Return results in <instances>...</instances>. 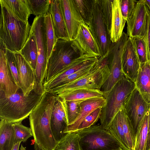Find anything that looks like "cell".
Wrapping results in <instances>:
<instances>
[{
	"label": "cell",
	"mask_w": 150,
	"mask_h": 150,
	"mask_svg": "<svg viewBox=\"0 0 150 150\" xmlns=\"http://www.w3.org/2000/svg\"><path fill=\"white\" fill-rule=\"evenodd\" d=\"M57 96L45 92L29 116L30 127L35 142L43 150H55L58 142L50 126L51 116Z\"/></svg>",
	"instance_id": "1"
},
{
	"label": "cell",
	"mask_w": 150,
	"mask_h": 150,
	"mask_svg": "<svg viewBox=\"0 0 150 150\" xmlns=\"http://www.w3.org/2000/svg\"><path fill=\"white\" fill-rule=\"evenodd\" d=\"M33 91L25 96L21 89L10 96L6 97L0 92V118L12 123L22 122L29 116L41 99Z\"/></svg>",
	"instance_id": "2"
},
{
	"label": "cell",
	"mask_w": 150,
	"mask_h": 150,
	"mask_svg": "<svg viewBox=\"0 0 150 150\" xmlns=\"http://www.w3.org/2000/svg\"><path fill=\"white\" fill-rule=\"evenodd\" d=\"M0 4V42L10 51L19 52L28 39L31 26L29 22L19 19Z\"/></svg>",
	"instance_id": "3"
},
{
	"label": "cell",
	"mask_w": 150,
	"mask_h": 150,
	"mask_svg": "<svg viewBox=\"0 0 150 150\" xmlns=\"http://www.w3.org/2000/svg\"><path fill=\"white\" fill-rule=\"evenodd\" d=\"M136 88L135 82L125 76L110 91L103 93L105 102L100 118L102 127L108 129L115 115Z\"/></svg>",
	"instance_id": "4"
},
{
	"label": "cell",
	"mask_w": 150,
	"mask_h": 150,
	"mask_svg": "<svg viewBox=\"0 0 150 150\" xmlns=\"http://www.w3.org/2000/svg\"><path fill=\"white\" fill-rule=\"evenodd\" d=\"M45 16H36L30 30V32L35 37L38 50V58L35 72V83L33 91L39 95L45 92L43 84L48 62Z\"/></svg>",
	"instance_id": "5"
},
{
	"label": "cell",
	"mask_w": 150,
	"mask_h": 150,
	"mask_svg": "<svg viewBox=\"0 0 150 150\" xmlns=\"http://www.w3.org/2000/svg\"><path fill=\"white\" fill-rule=\"evenodd\" d=\"M110 73L107 53L98 59L94 67L87 75L74 82L47 92L56 95L61 93L79 89L100 90L108 79Z\"/></svg>",
	"instance_id": "6"
},
{
	"label": "cell",
	"mask_w": 150,
	"mask_h": 150,
	"mask_svg": "<svg viewBox=\"0 0 150 150\" xmlns=\"http://www.w3.org/2000/svg\"><path fill=\"white\" fill-rule=\"evenodd\" d=\"M79 137L81 150H116L123 147L108 129L100 125L76 132Z\"/></svg>",
	"instance_id": "7"
},
{
	"label": "cell",
	"mask_w": 150,
	"mask_h": 150,
	"mask_svg": "<svg viewBox=\"0 0 150 150\" xmlns=\"http://www.w3.org/2000/svg\"><path fill=\"white\" fill-rule=\"evenodd\" d=\"M81 55L73 40H57L48 60L44 83Z\"/></svg>",
	"instance_id": "8"
},
{
	"label": "cell",
	"mask_w": 150,
	"mask_h": 150,
	"mask_svg": "<svg viewBox=\"0 0 150 150\" xmlns=\"http://www.w3.org/2000/svg\"><path fill=\"white\" fill-rule=\"evenodd\" d=\"M128 36L125 32L118 41L112 42L108 52V60L110 73L101 88L103 93L110 90L118 81L124 78L122 69V57L124 49Z\"/></svg>",
	"instance_id": "9"
},
{
	"label": "cell",
	"mask_w": 150,
	"mask_h": 150,
	"mask_svg": "<svg viewBox=\"0 0 150 150\" xmlns=\"http://www.w3.org/2000/svg\"><path fill=\"white\" fill-rule=\"evenodd\" d=\"M89 27L100 48L102 57L108 52L112 42L98 0H95Z\"/></svg>",
	"instance_id": "10"
},
{
	"label": "cell",
	"mask_w": 150,
	"mask_h": 150,
	"mask_svg": "<svg viewBox=\"0 0 150 150\" xmlns=\"http://www.w3.org/2000/svg\"><path fill=\"white\" fill-rule=\"evenodd\" d=\"M123 106L135 134L146 112L149 110L150 103L145 100L136 88L125 101Z\"/></svg>",
	"instance_id": "11"
},
{
	"label": "cell",
	"mask_w": 150,
	"mask_h": 150,
	"mask_svg": "<svg viewBox=\"0 0 150 150\" xmlns=\"http://www.w3.org/2000/svg\"><path fill=\"white\" fill-rule=\"evenodd\" d=\"M99 58L93 55L84 54L74 59L44 84L45 92H48L55 88L64 79L78 70L95 65Z\"/></svg>",
	"instance_id": "12"
},
{
	"label": "cell",
	"mask_w": 150,
	"mask_h": 150,
	"mask_svg": "<svg viewBox=\"0 0 150 150\" xmlns=\"http://www.w3.org/2000/svg\"><path fill=\"white\" fill-rule=\"evenodd\" d=\"M149 14L143 0L137 1L132 15L127 21V34L129 37H145Z\"/></svg>",
	"instance_id": "13"
},
{
	"label": "cell",
	"mask_w": 150,
	"mask_h": 150,
	"mask_svg": "<svg viewBox=\"0 0 150 150\" xmlns=\"http://www.w3.org/2000/svg\"><path fill=\"white\" fill-rule=\"evenodd\" d=\"M81 55H92L99 58L102 57L97 40L89 26L81 21L76 38L73 40Z\"/></svg>",
	"instance_id": "14"
},
{
	"label": "cell",
	"mask_w": 150,
	"mask_h": 150,
	"mask_svg": "<svg viewBox=\"0 0 150 150\" xmlns=\"http://www.w3.org/2000/svg\"><path fill=\"white\" fill-rule=\"evenodd\" d=\"M59 2L69 40H73L76 37L79 23L82 20L73 0H59Z\"/></svg>",
	"instance_id": "15"
},
{
	"label": "cell",
	"mask_w": 150,
	"mask_h": 150,
	"mask_svg": "<svg viewBox=\"0 0 150 150\" xmlns=\"http://www.w3.org/2000/svg\"><path fill=\"white\" fill-rule=\"evenodd\" d=\"M17 63L20 88L24 96L33 91L35 83V72L19 52L14 53Z\"/></svg>",
	"instance_id": "16"
},
{
	"label": "cell",
	"mask_w": 150,
	"mask_h": 150,
	"mask_svg": "<svg viewBox=\"0 0 150 150\" xmlns=\"http://www.w3.org/2000/svg\"><path fill=\"white\" fill-rule=\"evenodd\" d=\"M122 66L125 76L135 83L139 70L140 63L132 39L129 37L124 49L122 57Z\"/></svg>",
	"instance_id": "17"
},
{
	"label": "cell",
	"mask_w": 150,
	"mask_h": 150,
	"mask_svg": "<svg viewBox=\"0 0 150 150\" xmlns=\"http://www.w3.org/2000/svg\"><path fill=\"white\" fill-rule=\"evenodd\" d=\"M0 91L8 97L16 93L20 88L15 83L8 65L5 55V48L0 42Z\"/></svg>",
	"instance_id": "18"
},
{
	"label": "cell",
	"mask_w": 150,
	"mask_h": 150,
	"mask_svg": "<svg viewBox=\"0 0 150 150\" xmlns=\"http://www.w3.org/2000/svg\"><path fill=\"white\" fill-rule=\"evenodd\" d=\"M56 96L51 116L50 126L54 139L58 142L66 134L64 131L67 123L62 100Z\"/></svg>",
	"instance_id": "19"
},
{
	"label": "cell",
	"mask_w": 150,
	"mask_h": 150,
	"mask_svg": "<svg viewBox=\"0 0 150 150\" xmlns=\"http://www.w3.org/2000/svg\"><path fill=\"white\" fill-rule=\"evenodd\" d=\"M105 102L103 96L92 98L83 100L81 103L80 113L72 124L67 125L64 134L76 132L81 122L91 113L100 107H103Z\"/></svg>",
	"instance_id": "20"
},
{
	"label": "cell",
	"mask_w": 150,
	"mask_h": 150,
	"mask_svg": "<svg viewBox=\"0 0 150 150\" xmlns=\"http://www.w3.org/2000/svg\"><path fill=\"white\" fill-rule=\"evenodd\" d=\"M48 12L51 15L57 40H69L60 8L59 0L51 1Z\"/></svg>",
	"instance_id": "21"
},
{
	"label": "cell",
	"mask_w": 150,
	"mask_h": 150,
	"mask_svg": "<svg viewBox=\"0 0 150 150\" xmlns=\"http://www.w3.org/2000/svg\"><path fill=\"white\" fill-rule=\"evenodd\" d=\"M136 88L143 98L150 103V62L140 63L138 76L135 82Z\"/></svg>",
	"instance_id": "22"
},
{
	"label": "cell",
	"mask_w": 150,
	"mask_h": 150,
	"mask_svg": "<svg viewBox=\"0 0 150 150\" xmlns=\"http://www.w3.org/2000/svg\"><path fill=\"white\" fill-rule=\"evenodd\" d=\"M112 14L110 36L112 42H117L121 37L126 21L121 12L120 0H113Z\"/></svg>",
	"instance_id": "23"
},
{
	"label": "cell",
	"mask_w": 150,
	"mask_h": 150,
	"mask_svg": "<svg viewBox=\"0 0 150 150\" xmlns=\"http://www.w3.org/2000/svg\"><path fill=\"white\" fill-rule=\"evenodd\" d=\"M3 4L16 17L23 22H28L31 13L27 0H0Z\"/></svg>",
	"instance_id": "24"
},
{
	"label": "cell",
	"mask_w": 150,
	"mask_h": 150,
	"mask_svg": "<svg viewBox=\"0 0 150 150\" xmlns=\"http://www.w3.org/2000/svg\"><path fill=\"white\" fill-rule=\"evenodd\" d=\"M56 95L65 100H83L103 96V93L100 89L82 88L61 93Z\"/></svg>",
	"instance_id": "25"
},
{
	"label": "cell",
	"mask_w": 150,
	"mask_h": 150,
	"mask_svg": "<svg viewBox=\"0 0 150 150\" xmlns=\"http://www.w3.org/2000/svg\"><path fill=\"white\" fill-rule=\"evenodd\" d=\"M15 139L13 123L5 120H1L0 150H12L14 145Z\"/></svg>",
	"instance_id": "26"
},
{
	"label": "cell",
	"mask_w": 150,
	"mask_h": 150,
	"mask_svg": "<svg viewBox=\"0 0 150 150\" xmlns=\"http://www.w3.org/2000/svg\"><path fill=\"white\" fill-rule=\"evenodd\" d=\"M19 52L35 72L38 58L37 47L35 37L30 32L27 40Z\"/></svg>",
	"instance_id": "27"
},
{
	"label": "cell",
	"mask_w": 150,
	"mask_h": 150,
	"mask_svg": "<svg viewBox=\"0 0 150 150\" xmlns=\"http://www.w3.org/2000/svg\"><path fill=\"white\" fill-rule=\"evenodd\" d=\"M108 129L120 142L124 150H129L122 127L119 110L109 125Z\"/></svg>",
	"instance_id": "28"
},
{
	"label": "cell",
	"mask_w": 150,
	"mask_h": 150,
	"mask_svg": "<svg viewBox=\"0 0 150 150\" xmlns=\"http://www.w3.org/2000/svg\"><path fill=\"white\" fill-rule=\"evenodd\" d=\"M121 122L129 150H133L135 134L132 125L128 117L125 108L122 106L119 110Z\"/></svg>",
	"instance_id": "29"
},
{
	"label": "cell",
	"mask_w": 150,
	"mask_h": 150,
	"mask_svg": "<svg viewBox=\"0 0 150 150\" xmlns=\"http://www.w3.org/2000/svg\"><path fill=\"white\" fill-rule=\"evenodd\" d=\"M149 111L146 112L135 133L133 150H146L147 138Z\"/></svg>",
	"instance_id": "30"
},
{
	"label": "cell",
	"mask_w": 150,
	"mask_h": 150,
	"mask_svg": "<svg viewBox=\"0 0 150 150\" xmlns=\"http://www.w3.org/2000/svg\"><path fill=\"white\" fill-rule=\"evenodd\" d=\"M45 24L47 58L48 60L57 40L51 15L49 12L45 16Z\"/></svg>",
	"instance_id": "31"
},
{
	"label": "cell",
	"mask_w": 150,
	"mask_h": 150,
	"mask_svg": "<svg viewBox=\"0 0 150 150\" xmlns=\"http://www.w3.org/2000/svg\"><path fill=\"white\" fill-rule=\"evenodd\" d=\"M95 0H73L75 7L82 21L89 26Z\"/></svg>",
	"instance_id": "32"
},
{
	"label": "cell",
	"mask_w": 150,
	"mask_h": 150,
	"mask_svg": "<svg viewBox=\"0 0 150 150\" xmlns=\"http://www.w3.org/2000/svg\"><path fill=\"white\" fill-rule=\"evenodd\" d=\"M79 139L76 132L67 133L58 142L55 150H81Z\"/></svg>",
	"instance_id": "33"
},
{
	"label": "cell",
	"mask_w": 150,
	"mask_h": 150,
	"mask_svg": "<svg viewBox=\"0 0 150 150\" xmlns=\"http://www.w3.org/2000/svg\"><path fill=\"white\" fill-rule=\"evenodd\" d=\"M61 99L68 125L73 123L79 115L81 110L80 104L83 100H65Z\"/></svg>",
	"instance_id": "34"
},
{
	"label": "cell",
	"mask_w": 150,
	"mask_h": 150,
	"mask_svg": "<svg viewBox=\"0 0 150 150\" xmlns=\"http://www.w3.org/2000/svg\"><path fill=\"white\" fill-rule=\"evenodd\" d=\"M31 14L36 16L45 15L48 12L51 0H27Z\"/></svg>",
	"instance_id": "35"
},
{
	"label": "cell",
	"mask_w": 150,
	"mask_h": 150,
	"mask_svg": "<svg viewBox=\"0 0 150 150\" xmlns=\"http://www.w3.org/2000/svg\"><path fill=\"white\" fill-rule=\"evenodd\" d=\"M131 39L140 63L147 62V54L145 38L136 37Z\"/></svg>",
	"instance_id": "36"
},
{
	"label": "cell",
	"mask_w": 150,
	"mask_h": 150,
	"mask_svg": "<svg viewBox=\"0 0 150 150\" xmlns=\"http://www.w3.org/2000/svg\"><path fill=\"white\" fill-rule=\"evenodd\" d=\"M13 125L15 133L14 144L19 142H25L33 136L30 127L24 126L22 122L13 123Z\"/></svg>",
	"instance_id": "37"
},
{
	"label": "cell",
	"mask_w": 150,
	"mask_h": 150,
	"mask_svg": "<svg viewBox=\"0 0 150 150\" xmlns=\"http://www.w3.org/2000/svg\"><path fill=\"white\" fill-rule=\"evenodd\" d=\"M104 19L110 34L112 14V0H98Z\"/></svg>",
	"instance_id": "38"
},
{
	"label": "cell",
	"mask_w": 150,
	"mask_h": 150,
	"mask_svg": "<svg viewBox=\"0 0 150 150\" xmlns=\"http://www.w3.org/2000/svg\"><path fill=\"white\" fill-rule=\"evenodd\" d=\"M96 64L81 69L68 76L62 81L56 88L53 89L62 87L85 76L90 72Z\"/></svg>",
	"instance_id": "39"
},
{
	"label": "cell",
	"mask_w": 150,
	"mask_h": 150,
	"mask_svg": "<svg viewBox=\"0 0 150 150\" xmlns=\"http://www.w3.org/2000/svg\"><path fill=\"white\" fill-rule=\"evenodd\" d=\"M5 55L8 65L14 81L20 88L18 68L14 53L6 48Z\"/></svg>",
	"instance_id": "40"
},
{
	"label": "cell",
	"mask_w": 150,
	"mask_h": 150,
	"mask_svg": "<svg viewBox=\"0 0 150 150\" xmlns=\"http://www.w3.org/2000/svg\"><path fill=\"white\" fill-rule=\"evenodd\" d=\"M102 108H97L87 116L81 122L76 132L94 125L100 119Z\"/></svg>",
	"instance_id": "41"
},
{
	"label": "cell",
	"mask_w": 150,
	"mask_h": 150,
	"mask_svg": "<svg viewBox=\"0 0 150 150\" xmlns=\"http://www.w3.org/2000/svg\"><path fill=\"white\" fill-rule=\"evenodd\" d=\"M137 1L135 0H120L122 14L126 21L132 15Z\"/></svg>",
	"instance_id": "42"
},
{
	"label": "cell",
	"mask_w": 150,
	"mask_h": 150,
	"mask_svg": "<svg viewBox=\"0 0 150 150\" xmlns=\"http://www.w3.org/2000/svg\"><path fill=\"white\" fill-rule=\"evenodd\" d=\"M147 54L148 61L150 62V15L148 17L146 34L145 37Z\"/></svg>",
	"instance_id": "43"
},
{
	"label": "cell",
	"mask_w": 150,
	"mask_h": 150,
	"mask_svg": "<svg viewBox=\"0 0 150 150\" xmlns=\"http://www.w3.org/2000/svg\"><path fill=\"white\" fill-rule=\"evenodd\" d=\"M146 150H150V108L149 111L147 138Z\"/></svg>",
	"instance_id": "44"
},
{
	"label": "cell",
	"mask_w": 150,
	"mask_h": 150,
	"mask_svg": "<svg viewBox=\"0 0 150 150\" xmlns=\"http://www.w3.org/2000/svg\"><path fill=\"white\" fill-rule=\"evenodd\" d=\"M144 4L150 15V0H143Z\"/></svg>",
	"instance_id": "45"
},
{
	"label": "cell",
	"mask_w": 150,
	"mask_h": 150,
	"mask_svg": "<svg viewBox=\"0 0 150 150\" xmlns=\"http://www.w3.org/2000/svg\"><path fill=\"white\" fill-rule=\"evenodd\" d=\"M21 142H19L15 144L12 150H19V147Z\"/></svg>",
	"instance_id": "46"
},
{
	"label": "cell",
	"mask_w": 150,
	"mask_h": 150,
	"mask_svg": "<svg viewBox=\"0 0 150 150\" xmlns=\"http://www.w3.org/2000/svg\"><path fill=\"white\" fill-rule=\"evenodd\" d=\"M34 147L35 150H43L42 148L35 142L34 144Z\"/></svg>",
	"instance_id": "47"
},
{
	"label": "cell",
	"mask_w": 150,
	"mask_h": 150,
	"mask_svg": "<svg viewBox=\"0 0 150 150\" xmlns=\"http://www.w3.org/2000/svg\"><path fill=\"white\" fill-rule=\"evenodd\" d=\"M20 150H26V148L24 147L22 145H21L20 147Z\"/></svg>",
	"instance_id": "48"
},
{
	"label": "cell",
	"mask_w": 150,
	"mask_h": 150,
	"mask_svg": "<svg viewBox=\"0 0 150 150\" xmlns=\"http://www.w3.org/2000/svg\"><path fill=\"white\" fill-rule=\"evenodd\" d=\"M116 150H124L122 148H120L119 149Z\"/></svg>",
	"instance_id": "49"
}]
</instances>
